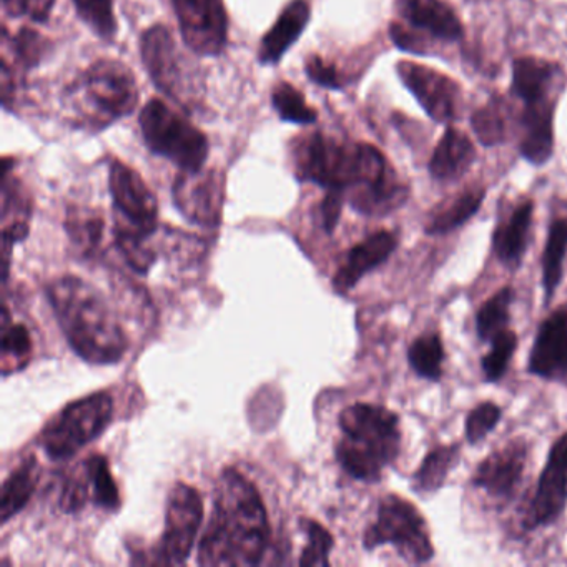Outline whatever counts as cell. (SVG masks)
I'll return each mask as SVG.
<instances>
[{"label":"cell","instance_id":"6da1fadb","mask_svg":"<svg viewBox=\"0 0 567 567\" xmlns=\"http://www.w3.org/2000/svg\"><path fill=\"white\" fill-rule=\"evenodd\" d=\"M298 181L343 192L358 214L384 217L406 204V185L377 147L333 135H305L295 144Z\"/></svg>","mask_w":567,"mask_h":567},{"label":"cell","instance_id":"7a4b0ae2","mask_svg":"<svg viewBox=\"0 0 567 567\" xmlns=\"http://www.w3.org/2000/svg\"><path fill=\"white\" fill-rule=\"evenodd\" d=\"M267 507L247 476L225 467L214 491V509L198 546L200 566H257L270 544Z\"/></svg>","mask_w":567,"mask_h":567},{"label":"cell","instance_id":"3957f363","mask_svg":"<svg viewBox=\"0 0 567 567\" xmlns=\"http://www.w3.org/2000/svg\"><path fill=\"white\" fill-rule=\"evenodd\" d=\"M45 295L65 340L85 363L107 367L124 358L127 334L94 285L65 275L51 281Z\"/></svg>","mask_w":567,"mask_h":567},{"label":"cell","instance_id":"277c9868","mask_svg":"<svg viewBox=\"0 0 567 567\" xmlns=\"http://www.w3.org/2000/svg\"><path fill=\"white\" fill-rule=\"evenodd\" d=\"M338 424L343 437L334 456L341 470L361 483H378L400 456V416L380 404L354 403L341 411Z\"/></svg>","mask_w":567,"mask_h":567},{"label":"cell","instance_id":"5b68a950","mask_svg":"<svg viewBox=\"0 0 567 567\" xmlns=\"http://www.w3.org/2000/svg\"><path fill=\"white\" fill-rule=\"evenodd\" d=\"M68 99L85 127L102 131L137 107V82L127 65L102 59L68 89Z\"/></svg>","mask_w":567,"mask_h":567},{"label":"cell","instance_id":"8992f818","mask_svg":"<svg viewBox=\"0 0 567 567\" xmlns=\"http://www.w3.org/2000/svg\"><path fill=\"white\" fill-rule=\"evenodd\" d=\"M138 122L145 144L154 154L184 172L204 168L210 152L207 135L164 101L152 99L142 109Z\"/></svg>","mask_w":567,"mask_h":567},{"label":"cell","instance_id":"52a82bcc","mask_svg":"<svg viewBox=\"0 0 567 567\" xmlns=\"http://www.w3.org/2000/svg\"><path fill=\"white\" fill-rule=\"evenodd\" d=\"M114 420V398L107 391L68 404L41 433V446L52 461H68L97 440Z\"/></svg>","mask_w":567,"mask_h":567},{"label":"cell","instance_id":"ba28073f","mask_svg":"<svg viewBox=\"0 0 567 567\" xmlns=\"http://www.w3.org/2000/svg\"><path fill=\"white\" fill-rule=\"evenodd\" d=\"M393 546L408 563L426 564L434 557L433 540L426 519L410 501L388 494L380 501L377 520L363 534V547Z\"/></svg>","mask_w":567,"mask_h":567},{"label":"cell","instance_id":"9c48e42d","mask_svg":"<svg viewBox=\"0 0 567 567\" xmlns=\"http://www.w3.org/2000/svg\"><path fill=\"white\" fill-rule=\"evenodd\" d=\"M142 61L155 87L177 102L185 111L200 107L204 82L184 58L177 42L165 25H154L144 32L141 41Z\"/></svg>","mask_w":567,"mask_h":567},{"label":"cell","instance_id":"30bf717a","mask_svg":"<svg viewBox=\"0 0 567 567\" xmlns=\"http://www.w3.org/2000/svg\"><path fill=\"white\" fill-rule=\"evenodd\" d=\"M204 520V501L190 484L177 483L168 494L165 529L155 547V564L182 566L187 563L197 543Z\"/></svg>","mask_w":567,"mask_h":567},{"label":"cell","instance_id":"8fae6325","mask_svg":"<svg viewBox=\"0 0 567 567\" xmlns=\"http://www.w3.org/2000/svg\"><path fill=\"white\" fill-rule=\"evenodd\" d=\"M174 204L182 217L198 227L217 228L225 205V175L210 171L184 172L175 178Z\"/></svg>","mask_w":567,"mask_h":567},{"label":"cell","instance_id":"7c38bea8","mask_svg":"<svg viewBox=\"0 0 567 567\" xmlns=\"http://www.w3.org/2000/svg\"><path fill=\"white\" fill-rule=\"evenodd\" d=\"M182 38L197 55L217 58L228 41L224 0H172Z\"/></svg>","mask_w":567,"mask_h":567},{"label":"cell","instance_id":"4fadbf2b","mask_svg":"<svg viewBox=\"0 0 567 567\" xmlns=\"http://www.w3.org/2000/svg\"><path fill=\"white\" fill-rule=\"evenodd\" d=\"M396 74L431 121L436 124L456 121L461 87L454 79L436 69L411 61L398 62Z\"/></svg>","mask_w":567,"mask_h":567},{"label":"cell","instance_id":"5bb4252c","mask_svg":"<svg viewBox=\"0 0 567 567\" xmlns=\"http://www.w3.org/2000/svg\"><path fill=\"white\" fill-rule=\"evenodd\" d=\"M567 506V433L550 446L546 466L537 481L533 499L524 514L526 530L556 523Z\"/></svg>","mask_w":567,"mask_h":567},{"label":"cell","instance_id":"9a60e30c","mask_svg":"<svg viewBox=\"0 0 567 567\" xmlns=\"http://www.w3.org/2000/svg\"><path fill=\"white\" fill-rule=\"evenodd\" d=\"M109 187L115 210L125 221V227L144 234H155L158 230L157 197L137 171L124 162H112Z\"/></svg>","mask_w":567,"mask_h":567},{"label":"cell","instance_id":"2e32d148","mask_svg":"<svg viewBox=\"0 0 567 567\" xmlns=\"http://www.w3.org/2000/svg\"><path fill=\"white\" fill-rule=\"evenodd\" d=\"M527 463V444L514 440L487 454L474 471L473 483L496 503L507 504L516 496L524 480Z\"/></svg>","mask_w":567,"mask_h":567},{"label":"cell","instance_id":"e0dca14e","mask_svg":"<svg viewBox=\"0 0 567 567\" xmlns=\"http://www.w3.org/2000/svg\"><path fill=\"white\" fill-rule=\"evenodd\" d=\"M527 373L567 386V303L557 307L537 328Z\"/></svg>","mask_w":567,"mask_h":567},{"label":"cell","instance_id":"ac0fdd59","mask_svg":"<svg viewBox=\"0 0 567 567\" xmlns=\"http://www.w3.org/2000/svg\"><path fill=\"white\" fill-rule=\"evenodd\" d=\"M398 244L400 240L394 231L380 230L354 245L331 281L337 293L347 295L370 271L386 264L388 258L396 251Z\"/></svg>","mask_w":567,"mask_h":567},{"label":"cell","instance_id":"d6986e66","mask_svg":"<svg viewBox=\"0 0 567 567\" xmlns=\"http://www.w3.org/2000/svg\"><path fill=\"white\" fill-rule=\"evenodd\" d=\"M12 161L2 162V248H4V281L9 277L11 265V250L16 244H21L29 235V220H31L32 202L28 188L18 177L11 174Z\"/></svg>","mask_w":567,"mask_h":567},{"label":"cell","instance_id":"ffe728a7","mask_svg":"<svg viewBox=\"0 0 567 567\" xmlns=\"http://www.w3.org/2000/svg\"><path fill=\"white\" fill-rule=\"evenodd\" d=\"M396 11L408 28L437 41L457 42L464 38L463 22L443 0H396Z\"/></svg>","mask_w":567,"mask_h":567},{"label":"cell","instance_id":"44dd1931","mask_svg":"<svg viewBox=\"0 0 567 567\" xmlns=\"http://www.w3.org/2000/svg\"><path fill=\"white\" fill-rule=\"evenodd\" d=\"M556 101L524 105L519 115V154L530 165L543 167L554 155Z\"/></svg>","mask_w":567,"mask_h":567},{"label":"cell","instance_id":"7402d4cb","mask_svg":"<svg viewBox=\"0 0 567 567\" xmlns=\"http://www.w3.org/2000/svg\"><path fill=\"white\" fill-rule=\"evenodd\" d=\"M534 202L523 200L494 228L493 251L507 270L523 265L533 228Z\"/></svg>","mask_w":567,"mask_h":567},{"label":"cell","instance_id":"603a6c76","mask_svg":"<svg viewBox=\"0 0 567 567\" xmlns=\"http://www.w3.org/2000/svg\"><path fill=\"white\" fill-rule=\"evenodd\" d=\"M563 78V69L547 59L524 55L513 61V84L511 92L524 105L553 99L556 82Z\"/></svg>","mask_w":567,"mask_h":567},{"label":"cell","instance_id":"cb8c5ba5","mask_svg":"<svg viewBox=\"0 0 567 567\" xmlns=\"http://www.w3.org/2000/svg\"><path fill=\"white\" fill-rule=\"evenodd\" d=\"M311 8L308 0H291L287 8L278 16L274 28L261 39L258 59L261 64H277L287 54L288 49L301 38L308 22H310Z\"/></svg>","mask_w":567,"mask_h":567},{"label":"cell","instance_id":"d4e9b609","mask_svg":"<svg viewBox=\"0 0 567 567\" xmlns=\"http://www.w3.org/2000/svg\"><path fill=\"white\" fill-rule=\"evenodd\" d=\"M476 148L464 132L450 125L441 135L430 158V175L437 182H454L463 177L476 161Z\"/></svg>","mask_w":567,"mask_h":567},{"label":"cell","instance_id":"484cf974","mask_svg":"<svg viewBox=\"0 0 567 567\" xmlns=\"http://www.w3.org/2000/svg\"><path fill=\"white\" fill-rule=\"evenodd\" d=\"M41 480V466L38 457L29 456L9 474L0 493V520L2 524L16 516L28 506L38 489Z\"/></svg>","mask_w":567,"mask_h":567},{"label":"cell","instance_id":"4316f807","mask_svg":"<svg viewBox=\"0 0 567 567\" xmlns=\"http://www.w3.org/2000/svg\"><path fill=\"white\" fill-rule=\"evenodd\" d=\"M461 444H440L430 450L421 466L411 477V487L417 494H434L444 486L451 471L460 464Z\"/></svg>","mask_w":567,"mask_h":567},{"label":"cell","instance_id":"83f0119b","mask_svg":"<svg viewBox=\"0 0 567 567\" xmlns=\"http://www.w3.org/2000/svg\"><path fill=\"white\" fill-rule=\"evenodd\" d=\"M484 198H486V190L483 187L463 192L451 204L437 208L430 215L424 225V234L446 235L457 230L480 212Z\"/></svg>","mask_w":567,"mask_h":567},{"label":"cell","instance_id":"f1b7e54d","mask_svg":"<svg viewBox=\"0 0 567 567\" xmlns=\"http://www.w3.org/2000/svg\"><path fill=\"white\" fill-rule=\"evenodd\" d=\"M567 255V218L550 221L546 245L540 257L543 271L544 305H549L556 297L557 288L563 281L564 258Z\"/></svg>","mask_w":567,"mask_h":567},{"label":"cell","instance_id":"f546056e","mask_svg":"<svg viewBox=\"0 0 567 567\" xmlns=\"http://www.w3.org/2000/svg\"><path fill=\"white\" fill-rule=\"evenodd\" d=\"M509 105L503 97H493L471 115V128L483 147H496L509 137Z\"/></svg>","mask_w":567,"mask_h":567},{"label":"cell","instance_id":"4dcf8cb0","mask_svg":"<svg viewBox=\"0 0 567 567\" xmlns=\"http://www.w3.org/2000/svg\"><path fill=\"white\" fill-rule=\"evenodd\" d=\"M444 358L446 353L437 331L421 334L408 348V363L411 370L431 383H440L443 378Z\"/></svg>","mask_w":567,"mask_h":567},{"label":"cell","instance_id":"1f68e13d","mask_svg":"<svg viewBox=\"0 0 567 567\" xmlns=\"http://www.w3.org/2000/svg\"><path fill=\"white\" fill-rule=\"evenodd\" d=\"M516 291L513 287L501 288L476 313V333L483 343H491L493 338L509 328L511 305L514 303Z\"/></svg>","mask_w":567,"mask_h":567},{"label":"cell","instance_id":"d6a6232c","mask_svg":"<svg viewBox=\"0 0 567 567\" xmlns=\"http://www.w3.org/2000/svg\"><path fill=\"white\" fill-rule=\"evenodd\" d=\"M155 234H144V231L125 227V225L115 227V241H117L118 250L128 267L137 271L138 275H147L157 261L158 254L152 244Z\"/></svg>","mask_w":567,"mask_h":567},{"label":"cell","instance_id":"836d02e7","mask_svg":"<svg viewBox=\"0 0 567 567\" xmlns=\"http://www.w3.org/2000/svg\"><path fill=\"white\" fill-rule=\"evenodd\" d=\"M105 221L101 215L87 208H71L65 218V231L72 244L84 255L97 250L104 238Z\"/></svg>","mask_w":567,"mask_h":567},{"label":"cell","instance_id":"e575fe53","mask_svg":"<svg viewBox=\"0 0 567 567\" xmlns=\"http://www.w3.org/2000/svg\"><path fill=\"white\" fill-rule=\"evenodd\" d=\"M32 338L28 327L22 323L9 324V311L4 307L2 315V368L4 377L21 370L31 360Z\"/></svg>","mask_w":567,"mask_h":567},{"label":"cell","instance_id":"d590c367","mask_svg":"<svg viewBox=\"0 0 567 567\" xmlns=\"http://www.w3.org/2000/svg\"><path fill=\"white\" fill-rule=\"evenodd\" d=\"M84 466L91 481L92 501L95 506L105 511H117L121 507V493L107 457L102 454H92Z\"/></svg>","mask_w":567,"mask_h":567},{"label":"cell","instance_id":"8d00e7d4","mask_svg":"<svg viewBox=\"0 0 567 567\" xmlns=\"http://www.w3.org/2000/svg\"><path fill=\"white\" fill-rule=\"evenodd\" d=\"M271 104H274L275 111L284 122L300 125L317 122L318 112L311 105H308L303 94L288 82L277 84V87L271 92Z\"/></svg>","mask_w":567,"mask_h":567},{"label":"cell","instance_id":"74e56055","mask_svg":"<svg viewBox=\"0 0 567 567\" xmlns=\"http://www.w3.org/2000/svg\"><path fill=\"white\" fill-rule=\"evenodd\" d=\"M516 350L517 334L509 328L493 338L491 350L481 360V368H483L487 383H497L503 380Z\"/></svg>","mask_w":567,"mask_h":567},{"label":"cell","instance_id":"f35d334b","mask_svg":"<svg viewBox=\"0 0 567 567\" xmlns=\"http://www.w3.org/2000/svg\"><path fill=\"white\" fill-rule=\"evenodd\" d=\"M79 18L105 41H112L117 35V19H115L114 0H74Z\"/></svg>","mask_w":567,"mask_h":567},{"label":"cell","instance_id":"ab89813d","mask_svg":"<svg viewBox=\"0 0 567 567\" xmlns=\"http://www.w3.org/2000/svg\"><path fill=\"white\" fill-rule=\"evenodd\" d=\"M301 527L308 536V544L301 553L300 566H330V550L334 539L327 527L313 519H301Z\"/></svg>","mask_w":567,"mask_h":567},{"label":"cell","instance_id":"60d3db41","mask_svg":"<svg viewBox=\"0 0 567 567\" xmlns=\"http://www.w3.org/2000/svg\"><path fill=\"white\" fill-rule=\"evenodd\" d=\"M12 52L22 71H31L41 64L42 59L51 52V41L41 32L24 28L12 38Z\"/></svg>","mask_w":567,"mask_h":567},{"label":"cell","instance_id":"b9f144b4","mask_svg":"<svg viewBox=\"0 0 567 567\" xmlns=\"http://www.w3.org/2000/svg\"><path fill=\"white\" fill-rule=\"evenodd\" d=\"M501 417H503V410L499 404L493 403V401L477 404L474 410L470 411L466 424H464L467 443L480 444L481 441L486 440L487 434L496 430Z\"/></svg>","mask_w":567,"mask_h":567},{"label":"cell","instance_id":"7bdbcfd3","mask_svg":"<svg viewBox=\"0 0 567 567\" xmlns=\"http://www.w3.org/2000/svg\"><path fill=\"white\" fill-rule=\"evenodd\" d=\"M91 481H89L87 471L84 473H72L65 480L64 487H62L61 499L59 506L64 513L74 514L84 509L85 504L89 503L91 497Z\"/></svg>","mask_w":567,"mask_h":567},{"label":"cell","instance_id":"ee69618b","mask_svg":"<svg viewBox=\"0 0 567 567\" xmlns=\"http://www.w3.org/2000/svg\"><path fill=\"white\" fill-rule=\"evenodd\" d=\"M305 72H307L308 79L313 81L315 84L321 85L324 89H331V91H340L344 85V79L341 78L340 71L334 68L331 62L324 61L320 55H311L305 65Z\"/></svg>","mask_w":567,"mask_h":567},{"label":"cell","instance_id":"f6af8a7d","mask_svg":"<svg viewBox=\"0 0 567 567\" xmlns=\"http://www.w3.org/2000/svg\"><path fill=\"white\" fill-rule=\"evenodd\" d=\"M2 2H4L6 12L9 14L14 18L28 16L35 22L49 21L55 4V0H2Z\"/></svg>","mask_w":567,"mask_h":567},{"label":"cell","instance_id":"bcb514c9","mask_svg":"<svg viewBox=\"0 0 567 567\" xmlns=\"http://www.w3.org/2000/svg\"><path fill=\"white\" fill-rule=\"evenodd\" d=\"M347 195L343 192L328 190L320 205L321 227L327 234H333L337 230L338 221H340L341 212H343Z\"/></svg>","mask_w":567,"mask_h":567}]
</instances>
